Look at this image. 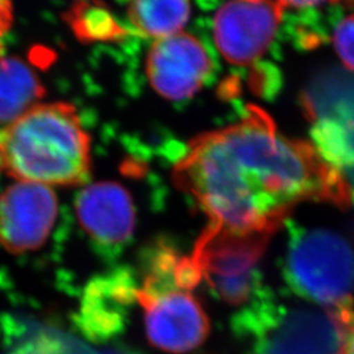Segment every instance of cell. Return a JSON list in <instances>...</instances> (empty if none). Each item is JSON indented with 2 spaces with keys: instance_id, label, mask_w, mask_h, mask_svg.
Here are the masks:
<instances>
[{
  "instance_id": "cell-16",
  "label": "cell",
  "mask_w": 354,
  "mask_h": 354,
  "mask_svg": "<svg viewBox=\"0 0 354 354\" xmlns=\"http://www.w3.org/2000/svg\"><path fill=\"white\" fill-rule=\"evenodd\" d=\"M333 44L344 66L354 73V13L337 23L333 32Z\"/></svg>"
},
{
  "instance_id": "cell-1",
  "label": "cell",
  "mask_w": 354,
  "mask_h": 354,
  "mask_svg": "<svg viewBox=\"0 0 354 354\" xmlns=\"http://www.w3.org/2000/svg\"><path fill=\"white\" fill-rule=\"evenodd\" d=\"M175 178L209 216L207 228L222 231L274 234L299 203L352 200L346 180L315 146L281 136L257 106L192 140Z\"/></svg>"
},
{
  "instance_id": "cell-8",
  "label": "cell",
  "mask_w": 354,
  "mask_h": 354,
  "mask_svg": "<svg viewBox=\"0 0 354 354\" xmlns=\"http://www.w3.org/2000/svg\"><path fill=\"white\" fill-rule=\"evenodd\" d=\"M58 201L50 187L19 181L0 193V244L11 253L38 250L50 235Z\"/></svg>"
},
{
  "instance_id": "cell-14",
  "label": "cell",
  "mask_w": 354,
  "mask_h": 354,
  "mask_svg": "<svg viewBox=\"0 0 354 354\" xmlns=\"http://www.w3.org/2000/svg\"><path fill=\"white\" fill-rule=\"evenodd\" d=\"M64 17L83 42H112L127 35L113 13L100 3H76Z\"/></svg>"
},
{
  "instance_id": "cell-2",
  "label": "cell",
  "mask_w": 354,
  "mask_h": 354,
  "mask_svg": "<svg viewBox=\"0 0 354 354\" xmlns=\"http://www.w3.org/2000/svg\"><path fill=\"white\" fill-rule=\"evenodd\" d=\"M89 169V136L70 104H38L0 130V171L20 181L80 185Z\"/></svg>"
},
{
  "instance_id": "cell-5",
  "label": "cell",
  "mask_w": 354,
  "mask_h": 354,
  "mask_svg": "<svg viewBox=\"0 0 354 354\" xmlns=\"http://www.w3.org/2000/svg\"><path fill=\"white\" fill-rule=\"evenodd\" d=\"M272 235L206 228L190 257L222 302L241 306L252 299L257 286V266Z\"/></svg>"
},
{
  "instance_id": "cell-9",
  "label": "cell",
  "mask_w": 354,
  "mask_h": 354,
  "mask_svg": "<svg viewBox=\"0 0 354 354\" xmlns=\"http://www.w3.org/2000/svg\"><path fill=\"white\" fill-rule=\"evenodd\" d=\"M212 67L213 62L203 42L187 33L158 39L146 62L152 88L174 102L196 95L212 74Z\"/></svg>"
},
{
  "instance_id": "cell-10",
  "label": "cell",
  "mask_w": 354,
  "mask_h": 354,
  "mask_svg": "<svg viewBox=\"0 0 354 354\" xmlns=\"http://www.w3.org/2000/svg\"><path fill=\"white\" fill-rule=\"evenodd\" d=\"M137 290L136 279L127 270L93 279L84 291L76 326L92 342L112 340L127 327Z\"/></svg>"
},
{
  "instance_id": "cell-19",
  "label": "cell",
  "mask_w": 354,
  "mask_h": 354,
  "mask_svg": "<svg viewBox=\"0 0 354 354\" xmlns=\"http://www.w3.org/2000/svg\"><path fill=\"white\" fill-rule=\"evenodd\" d=\"M102 354H136L130 351H124V349H114V351H108V352H104Z\"/></svg>"
},
{
  "instance_id": "cell-17",
  "label": "cell",
  "mask_w": 354,
  "mask_h": 354,
  "mask_svg": "<svg viewBox=\"0 0 354 354\" xmlns=\"http://www.w3.org/2000/svg\"><path fill=\"white\" fill-rule=\"evenodd\" d=\"M12 19V4L10 1H0V36L11 28Z\"/></svg>"
},
{
  "instance_id": "cell-20",
  "label": "cell",
  "mask_w": 354,
  "mask_h": 354,
  "mask_svg": "<svg viewBox=\"0 0 354 354\" xmlns=\"http://www.w3.org/2000/svg\"><path fill=\"white\" fill-rule=\"evenodd\" d=\"M1 50H3V48H1V42H0V59L3 58V57H1Z\"/></svg>"
},
{
  "instance_id": "cell-3",
  "label": "cell",
  "mask_w": 354,
  "mask_h": 354,
  "mask_svg": "<svg viewBox=\"0 0 354 354\" xmlns=\"http://www.w3.org/2000/svg\"><path fill=\"white\" fill-rule=\"evenodd\" d=\"M236 320L250 354H346L354 313L257 302Z\"/></svg>"
},
{
  "instance_id": "cell-15",
  "label": "cell",
  "mask_w": 354,
  "mask_h": 354,
  "mask_svg": "<svg viewBox=\"0 0 354 354\" xmlns=\"http://www.w3.org/2000/svg\"><path fill=\"white\" fill-rule=\"evenodd\" d=\"M8 354H102L55 329H38L15 345Z\"/></svg>"
},
{
  "instance_id": "cell-18",
  "label": "cell",
  "mask_w": 354,
  "mask_h": 354,
  "mask_svg": "<svg viewBox=\"0 0 354 354\" xmlns=\"http://www.w3.org/2000/svg\"><path fill=\"white\" fill-rule=\"evenodd\" d=\"M346 354H354V332L352 336L348 340V345H346Z\"/></svg>"
},
{
  "instance_id": "cell-6",
  "label": "cell",
  "mask_w": 354,
  "mask_h": 354,
  "mask_svg": "<svg viewBox=\"0 0 354 354\" xmlns=\"http://www.w3.org/2000/svg\"><path fill=\"white\" fill-rule=\"evenodd\" d=\"M286 4L283 1H232L214 15L215 45L222 57L236 66L257 62L277 35Z\"/></svg>"
},
{
  "instance_id": "cell-11",
  "label": "cell",
  "mask_w": 354,
  "mask_h": 354,
  "mask_svg": "<svg viewBox=\"0 0 354 354\" xmlns=\"http://www.w3.org/2000/svg\"><path fill=\"white\" fill-rule=\"evenodd\" d=\"M76 214L89 236L106 248L125 244L136 227V207L127 190L112 181L96 183L76 198Z\"/></svg>"
},
{
  "instance_id": "cell-7",
  "label": "cell",
  "mask_w": 354,
  "mask_h": 354,
  "mask_svg": "<svg viewBox=\"0 0 354 354\" xmlns=\"http://www.w3.org/2000/svg\"><path fill=\"white\" fill-rule=\"evenodd\" d=\"M145 313L146 335L151 345L167 353H189L209 336L210 323L190 291L145 292L137 290Z\"/></svg>"
},
{
  "instance_id": "cell-12",
  "label": "cell",
  "mask_w": 354,
  "mask_h": 354,
  "mask_svg": "<svg viewBox=\"0 0 354 354\" xmlns=\"http://www.w3.org/2000/svg\"><path fill=\"white\" fill-rule=\"evenodd\" d=\"M45 88L35 71L19 58L0 59V124L10 125L38 105Z\"/></svg>"
},
{
  "instance_id": "cell-4",
  "label": "cell",
  "mask_w": 354,
  "mask_h": 354,
  "mask_svg": "<svg viewBox=\"0 0 354 354\" xmlns=\"http://www.w3.org/2000/svg\"><path fill=\"white\" fill-rule=\"evenodd\" d=\"M285 279L304 299L333 311H354V248L336 231L292 232Z\"/></svg>"
},
{
  "instance_id": "cell-13",
  "label": "cell",
  "mask_w": 354,
  "mask_h": 354,
  "mask_svg": "<svg viewBox=\"0 0 354 354\" xmlns=\"http://www.w3.org/2000/svg\"><path fill=\"white\" fill-rule=\"evenodd\" d=\"M188 1H136L129 4L127 16L134 28L145 36L158 39L180 33L189 20Z\"/></svg>"
}]
</instances>
